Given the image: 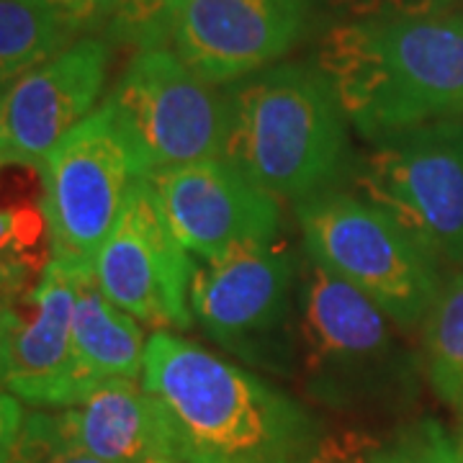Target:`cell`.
<instances>
[{
    "label": "cell",
    "mask_w": 463,
    "mask_h": 463,
    "mask_svg": "<svg viewBox=\"0 0 463 463\" xmlns=\"http://www.w3.org/2000/svg\"><path fill=\"white\" fill-rule=\"evenodd\" d=\"M106 103L142 178L222 157L224 93L167 47L137 52Z\"/></svg>",
    "instance_id": "8"
},
{
    "label": "cell",
    "mask_w": 463,
    "mask_h": 463,
    "mask_svg": "<svg viewBox=\"0 0 463 463\" xmlns=\"http://www.w3.org/2000/svg\"><path fill=\"white\" fill-rule=\"evenodd\" d=\"M24 417L26 412L21 407V399L0 386V463H8V456L16 446L18 432L24 425Z\"/></svg>",
    "instance_id": "25"
},
{
    "label": "cell",
    "mask_w": 463,
    "mask_h": 463,
    "mask_svg": "<svg viewBox=\"0 0 463 463\" xmlns=\"http://www.w3.org/2000/svg\"><path fill=\"white\" fill-rule=\"evenodd\" d=\"M309 14L312 0H191L170 44L201 80L224 88L286 57Z\"/></svg>",
    "instance_id": "13"
},
{
    "label": "cell",
    "mask_w": 463,
    "mask_h": 463,
    "mask_svg": "<svg viewBox=\"0 0 463 463\" xmlns=\"http://www.w3.org/2000/svg\"><path fill=\"white\" fill-rule=\"evenodd\" d=\"M3 167V163H0ZM39 224L29 212L0 206V283L21 291L32 268L29 250L36 245Z\"/></svg>",
    "instance_id": "22"
},
{
    "label": "cell",
    "mask_w": 463,
    "mask_h": 463,
    "mask_svg": "<svg viewBox=\"0 0 463 463\" xmlns=\"http://www.w3.org/2000/svg\"><path fill=\"white\" fill-rule=\"evenodd\" d=\"M301 258L279 237L196 260L191 312L216 345L260 371L297 373Z\"/></svg>",
    "instance_id": "6"
},
{
    "label": "cell",
    "mask_w": 463,
    "mask_h": 463,
    "mask_svg": "<svg viewBox=\"0 0 463 463\" xmlns=\"http://www.w3.org/2000/svg\"><path fill=\"white\" fill-rule=\"evenodd\" d=\"M80 281L47 260L39 283L24 298L26 312H18L14 301L5 317L0 386L33 410H65L88 397L72 355V315Z\"/></svg>",
    "instance_id": "14"
},
{
    "label": "cell",
    "mask_w": 463,
    "mask_h": 463,
    "mask_svg": "<svg viewBox=\"0 0 463 463\" xmlns=\"http://www.w3.org/2000/svg\"><path fill=\"white\" fill-rule=\"evenodd\" d=\"M72 355L78 379L90 394L106 381H142L147 340L139 322L103 297L96 279L78 283L72 315Z\"/></svg>",
    "instance_id": "16"
},
{
    "label": "cell",
    "mask_w": 463,
    "mask_h": 463,
    "mask_svg": "<svg viewBox=\"0 0 463 463\" xmlns=\"http://www.w3.org/2000/svg\"><path fill=\"white\" fill-rule=\"evenodd\" d=\"M315 463H463V440L440 420L420 417L386 435H325Z\"/></svg>",
    "instance_id": "17"
},
{
    "label": "cell",
    "mask_w": 463,
    "mask_h": 463,
    "mask_svg": "<svg viewBox=\"0 0 463 463\" xmlns=\"http://www.w3.org/2000/svg\"><path fill=\"white\" fill-rule=\"evenodd\" d=\"M8 463H103L75 446L54 410H32L24 417Z\"/></svg>",
    "instance_id": "21"
},
{
    "label": "cell",
    "mask_w": 463,
    "mask_h": 463,
    "mask_svg": "<svg viewBox=\"0 0 463 463\" xmlns=\"http://www.w3.org/2000/svg\"><path fill=\"white\" fill-rule=\"evenodd\" d=\"M111 65V44L80 36L0 90V163L44 167L54 147L96 111Z\"/></svg>",
    "instance_id": "11"
},
{
    "label": "cell",
    "mask_w": 463,
    "mask_h": 463,
    "mask_svg": "<svg viewBox=\"0 0 463 463\" xmlns=\"http://www.w3.org/2000/svg\"><path fill=\"white\" fill-rule=\"evenodd\" d=\"M304 255L379 307L402 330L422 327L446 281L443 265L381 206L325 191L297 203Z\"/></svg>",
    "instance_id": "5"
},
{
    "label": "cell",
    "mask_w": 463,
    "mask_h": 463,
    "mask_svg": "<svg viewBox=\"0 0 463 463\" xmlns=\"http://www.w3.org/2000/svg\"><path fill=\"white\" fill-rule=\"evenodd\" d=\"M173 234L196 260L270 242L281 232V203L222 157L147 178Z\"/></svg>",
    "instance_id": "12"
},
{
    "label": "cell",
    "mask_w": 463,
    "mask_h": 463,
    "mask_svg": "<svg viewBox=\"0 0 463 463\" xmlns=\"http://www.w3.org/2000/svg\"><path fill=\"white\" fill-rule=\"evenodd\" d=\"M222 160L276 199L332 191L347 165V116L317 65H273L224 85Z\"/></svg>",
    "instance_id": "3"
},
{
    "label": "cell",
    "mask_w": 463,
    "mask_h": 463,
    "mask_svg": "<svg viewBox=\"0 0 463 463\" xmlns=\"http://www.w3.org/2000/svg\"><path fill=\"white\" fill-rule=\"evenodd\" d=\"M142 383L188 463H315V414L242 365L173 332L147 337Z\"/></svg>",
    "instance_id": "1"
},
{
    "label": "cell",
    "mask_w": 463,
    "mask_h": 463,
    "mask_svg": "<svg viewBox=\"0 0 463 463\" xmlns=\"http://www.w3.org/2000/svg\"><path fill=\"white\" fill-rule=\"evenodd\" d=\"M191 0H118L109 24V39L134 50L165 47L173 42L175 24Z\"/></svg>",
    "instance_id": "20"
},
{
    "label": "cell",
    "mask_w": 463,
    "mask_h": 463,
    "mask_svg": "<svg viewBox=\"0 0 463 463\" xmlns=\"http://www.w3.org/2000/svg\"><path fill=\"white\" fill-rule=\"evenodd\" d=\"M194 270L196 258L170 230L152 183L139 178L93 265L103 297L160 332L188 330Z\"/></svg>",
    "instance_id": "10"
},
{
    "label": "cell",
    "mask_w": 463,
    "mask_h": 463,
    "mask_svg": "<svg viewBox=\"0 0 463 463\" xmlns=\"http://www.w3.org/2000/svg\"><path fill=\"white\" fill-rule=\"evenodd\" d=\"M33 3L52 14L75 36L100 32V29L106 32L118 5V0H33Z\"/></svg>",
    "instance_id": "23"
},
{
    "label": "cell",
    "mask_w": 463,
    "mask_h": 463,
    "mask_svg": "<svg viewBox=\"0 0 463 463\" xmlns=\"http://www.w3.org/2000/svg\"><path fill=\"white\" fill-rule=\"evenodd\" d=\"M16 297H18L16 288H8V286H3V283H0V337H3V327H5L8 309H11V304L16 301Z\"/></svg>",
    "instance_id": "26"
},
{
    "label": "cell",
    "mask_w": 463,
    "mask_h": 463,
    "mask_svg": "<svg viewBox=\"0 0 463 463\" xmlns=\"http://www.w3.org/2000/svg\"><path fill=\"white\" fill-rule=\"evenodd\" d=\"M422 371L435 397L463 414V268L443 281L422 322Z\"/></svg>",
    "instance_id": "18"
},
{
    "label": "cell",
    "mask_w": 463,
    "mask_h": 463,
    "mask_svg": "<svg viewBox=\"0 0 463 463\" xmlns=\"http://www.w3.org/2000/svg\"><path fill=\"white\" fill-rule=\"evenodd\" d=\"M42 175L50 260L88 279L132 185L142 178L106 100L54 147Z\"/></svg>",
    "instance_id": "7"
},
{
    "label": "cell",
    "mask_w": 463,
    "mask_h": 463,
    "mask_svg": "<svg viewBox=\"0 0 463 463\" xmlns=\"http://www.w3.org/2000/svg\"><path fill=\"white\" fill-rule=\"evenodd\" d=\"M399 330L368 298L301 258L297 371L317 402L373 410L412 397L422 358Z\"/></svg>",
    "instance_id": "4"
},
{
    "label": "cell",
    "mask_w": 463,
    "mask_h": 463,
    "mask_svg": "<svg viewBox=\"0 0 463 463\" xmlns=\"http://www.w3.org/2000/svg\"><path fill=\"white\" fill-rule=\"evenodd\" d=\"M54 412L67 438L103 463H145L175 456L157 402L142 381H106L80 404Z\"/></svg>",
    "instance_id": "15"
},
{
    "label": "cell",
    "mask_w": 463,
    "mask_h": 463,
    "mask_svg": "<svg viewBox=\"0 0 463 463\" xmlns=\"http://www.w3.org/2000/svg\"><path fill=\"white\" fill-rule=\"evenodd\" d=\"M317 67L368 142L463 118V14L350 18L325 33Z\"/></svg>",
    "instance_id": "2"
},
{
    "label": "cell",
    "mask_w": 463,
    "mask_h": 463,
    "mask_svg": "<svg viewBox=\"0 0 463 463\" xmlns=\"http://www.w3.org/2000/svg\"><path fill=\"white\" fill-rule=\"evenodd\" d=\"M145 463H188V461H183V458H178V456H165V458H149V461Z\"/></svg>",
    "instance_id": "27"
},
{
    "label": "cell",
    "mask_w": 463,
    "mask_h": 463,
    "mask_svg": "<svg viewBox=\"0 0 463 463\" xmlns=\"http://www.w3.org/2000/svg\"><path fill=\"white\" fill-rule=\"evenodd\" d=\"M332 3L353 18H379L448 14L461 0H332Z\"/></svg>",
    "instance_id": "24"
},
{
    "label": "cell",
    "mask_w": 463,
    "mask_h": 463,
    "mask_svg": "<svg viewBox=\"0 0 463 463\" xmlns=\"http://www.w3.org/2000/svg\"><path fill=\"white\" fill-rule=\"evenodd\" d=\"M78 36L33 0H0V90L50 62Z\"/></svg>",
    "instance_id": "19"
},
{
    "label": "cell",
    "mask_w": 463,
    "mask_h": 463,
    "mask_svg": "<svg viewBox=\"0 0 463 463\" xmlns=\"http://www.w3.org/2000/svg\"><path fill=\"white\" fill-rule=\"evenodd\" d=\"M355 183L438 263L463 265V118L373 142Z\"/></svg>",
    "instance_id": "9"
}]
</instances>
